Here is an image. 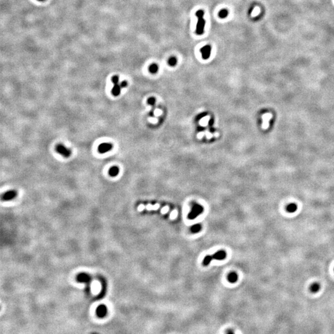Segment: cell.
<instances>
[{
    "instance_id": "obj_1",
    "label": "cell",
    "mask_w": 334,
    "mask_h": 334,
    "mask_svg": "<svg viewBox=\"0 0 334 334\" xmlns=\"http://www.w3.org/2000/svg\"><path fill=\"white\" fill-rule=\"evenodd\" d=\"M204 11L203 10H198L196 13V16L197 17V23L196 26V32L197 35H201L204 33V27L206 25V20L204 19Z\"/></svg>"
},
{
    "instance_id": "obj_2",
    "label": "cell",
    "mask_w": 334,
    "mask_h": 334,
    "mask_svg": "<svg viewBox=\"0 0 334 334\" xmlns=\"http://www.w3.org/2000/svg\"><path fill=\"white\" fill-rule=\"evenodd\" d=\"M226 256V253L224 251H220L217 252L216 253H215V254H212L211 255H207L204 259L202 264L204 266H207L209 264L210 262L213 259H217V260H223L224 259H225Z\"/></svg>"
},
{
    "instance_id": "obj_3",
    "label": "cell",
    "mask_w": 334,
    "mask_h": 334,
    "mask_svg": "<svg viewBox=\"0 0 334 334\" xmlns=\"http://www.w3.org/2000/svg\"><path fill=\"white\" fill-rule=\"evenodd\" d=\"M111 81L113 84H114L113 87L111 89V94H113V95L116 97V96H118L120 95V93H121V89H122L121 84L119 83L120 78H119L118 76H113L111 78Z\"/></svg>"
},
{
    "instance_id": "obj_4",
    "label": "cell",
    "mask_w": 334,
    "mask_h": 334,
    "mask_svg": "<svg viewBox=\"0 0 334 334\" xmlns=\"http://www.w3.org/2000/svg\"><path fill=\"white\" fill-rule=\"evenodd\" d=\"M56 150L58 154L65 158H69L71 155V150L63 144H58L56 147Z\"/></svg>"
},
{
    "instance_id": "obj_5",
    "label": "cell",
    "mask_w": 334,
    "mask_h": 334,
    "mask_svg": "<svg viewBox=\"0 0 334 334\" xmlns=\"http://www.w3.org/2000/svg\"><path fill=\"white\" fill-rule=\"evenodd\" d=\"M202 212H203V208H202V206L198 204L194 205L192 208V211L188 215V218L189 219H191V220L196 219L199 215L201 214Z\"/></svg>"
},
{
    "instance_id": "obj_6",
    "label": "cell",
    "mask_w": 334,
    "mask_h": 334,
    "mask_svg": "<svg viewBox=\"0 0 334 334\" xmlns=\"http://www.w3.org/2000/svg\"><path fill=\"white\" fill-rule=\"evenodd\" d=\"M113 149V145L110 143H102L98 147V151L100 154H105Z\"/></svg>"
},
{
    "instance_id": "obj_7",
    "label": "cell",
    "mask_w": 334,
    "mask_h": 334,
    "mask_svg": "<svg viewBox=\"0 0 334 334\" xmlns=\"http://www.w3.org/2000/svg\"><path fill=\"white\" fill-rule=\"evenodd\" d=\"M202 57L204 60H207L209 58L211 53V47L209 45H205L201 49Z\"/></svg>"
},
{
    "instance_id": "obj_8",
    "label": "cell",
    "mask_w": 334,
    "mask_h": 334,
    "mask_svg": "<svg viewBox=\"0 0 334 334\" xmlns=\"http://www.w3.org/2000/svg\"><path fill=\"white\" fill-rule=\"evenodd\" d=\"M272 115L270 113H265L264 114L262 115V120H263V123H262V127L264 129H267L269 127V121L272 118Z\"/></svg>"
},
{
    "instance_id": "obj_9",
    "label": "cell",
    "mask_w": 334,
    "mask_h": 334,
    "mask_svg": "<svg viewBox=\"0 0 334 334\" xmlns=\"http://www.w3.org/2000/svg\"><path fill=\"white\" fill-rule=\"evenodd\" d=\"M320 283H318V282H314V283H313L310 286L309 290L312 293H318V291L320 290Z\"/></svg>"
},
{
    "instance_id": "obj_10",
    "label": "cell",
    "mask_w": 334,
    "mask_h": 334,
    "mask_svg": "<svg viewBox=\"0 0 334 334\" xmlns=\"http://www.w3.org/2000/svg\"><path fill=\"white\" fill-rule=\"evenodd\" d=\"M119 172H120V170H119L118 166H112V167H111V168H110L108 173H109L110 176L114 177L118 175V173H119Z\"/></svg>"
},
{
    "instance_id": "obj_11",
    "label": "cell",
    "mask_w": 334,
    "mask_h": 334,
    "mask_svg": "<svg viewBox=\"0 0 334 334\" xmlns=\"http://www.w3.org/2000/svg\"><path fill=\"white\" fill-rule=\"evenodd\" d=\"M16 196V191H8L6 193L4 194L3 195V197L4 199H13V197H15Z\"/></svg>"
},
{
    "instance_id": "obj_12",
    "label": "cell",
    "mask_w": 334,
    "mask_h": 334,
    "mask_svg": "<svg viewBox=\"0 0 334 334\" xmlns=\"http://www.w3.org/2000/svg\"><path fill=\"white\" fill-rule=\"evenodd\" d=\"M238 275L236 273H231L228 277V280L230 283H235L238 280Z\"/></svg>"
},
{
    "instance_id": "obj_13",
    "label": "cell",
    "mask_w": 334,
    "mask_h": 334,
    "mask_svg": "<svg viewBox=\"0 0 334 334\" xmlns=\"http://www.w3.org/2000/svg\"><path fill=\"white\" fill-rule=\"evenodd\" d=\"M209 120H210V116H206L201 118V120H200V121H199L200 125H201L202 126H207V125H208V121H209Z\"/></svg>"
},
{
    "instance_id": "obj_14",
    "label": "cell",
    "mask_w": 334,
    "mask_h": 334,
    "mask_svg": "<svg viewBox=\"0 0 334 334\" xmlns=\"http://www.w3.org/2000/svg\"><path fill=\"white\" fill-rule=\"evenodd\" d=\"M296 209H297V206L295 204H291L286 207V211L290 213H293L296 210Z\"/></svg>"
},
{
    "instance_id": "obj_15",
    "label": "cell",
    "mask_w": 334,
    "mask_h": 334,
    "mask_svg": "<svg viewBox=\"0 0 334 334\" xmlns=\"http://www.w3.org/2000/svg\"><path fill=\"white\" fill-rule=\"evenodd\" d=\"M149 69L150 73L154 74V73H156L157 72L158 69H159V67H158V66L156 64H151L149 66Z\"/></svg>"
},
{
    "instance_id": "obj_16",
    "label": "cell",
    "mask_w": 334,
    "mask_h": 334,
    "mask_svg": "<svg viewBox=\"0 0 334 334\" xmlns=\"http://www.w3.org/2000/svg\"><path fill=\"white\" fill-rule=\"evenodd\" d=\"M99 283H97V282H95V283H93L92 285V290L93 292L94 293H97L98 291L100 290V285Z\"/></svg>"
},
{
    "instance_id": "obj_17",
    "label": "cell",
    "mask_w": 334,
    "mask_h": 334,
    "mask_svg": "<svg viewBox=\"0 0 334 334\" xmlns=\"http://www.w3.org/2000/svg\"><path fill=\"white\" fill-rule=\"evenodd\" d=\"M201 226L199 225V224H196V225H193V226L191 227V231L194 233H196L199 232V231L201 230Z\"/></svg>"
},
{
    "instance_id": "obj_18",
    "label": "cell",
    "mask_w": 334,
    "mask_h": 334,
    "mask_svg": "<svg viewBox=\"0 0 334 334\" xmlns=\"http://www.w3.org/2000/svg\"><path fill=\"white\" fill-rule=\"evenodd\" d=\"M228 15V11L226 9H222L219 13V16L220 18L223 19V18H225Z\"/></svg>"
},
{
    "instance_id": "obj_19",
    "label": "cell",
    "mask_w": 334,
    "mask_h": 334,
    "mask_svg": "<svg viewBox=\"0 0 334 334\" xmlns=\"http://www.w3.org/2000/svg\"><path fill=\"white\" fill-rule=\"evenodd\" d=\"M168 63V64H169V65H170V66H175L177 63L176 58L175 57H174V56H172V57H170L169 58Z\"/></svg>"
},
{
    "instance_id": "obj_20",
    "label": "cell",
    "mask_w": 334,
    "mask_h": 334,
    "mask_svg": "<svg viewBox=\"0 0 334 334\" xmlns=\"http://www.w3.org/2000/svg\"><path fill=\"white\" fill-rule=\"evenodd\" d=\"M161 113H162V111L160 109H155V111H154V114L156 116H159L161 115Z\"/></svg>"
},
{
    "instance_id": "obj_21",
    "label": "cell",
    "mask_w": 334,
    "mask_h": 334,
    "mask_svg": "<svg viewBox=\"0 0 334 334\" xmlns=\"http://www.w3.org/2000/svg\"><path fill=\"white\" fill-rule=\"evenodd\" d=\"M177 215H178V212H177V211L176 210H173L170 214L171 219H175V218L176 217Z\"/></svg>"
},
{
    "instance_id": "obj_22",
    "label": "cell",
    "mask_w": 334,
    "mask_h": 334,
    "mask_svg": "<svg viewBox=\"0 0 334 334\" xmlns=\"http://www.w3.org/2000/svg\"><path fill=\"white\" fill-rule=\"evenodd\" d=\"M205 133H206V137H207V139H211L213 136V135L212 134V133H210V132H208V131H206Z\"/></svg>"
},
{
    "instance_id": "obj_23",
    "label": "cell",
    "mask_w": 334,
    "mask_h": 334,
    "mask_svg": "<svg viewBox=\"0 0 334 334\" xmlns=\"http://www.w3.org/2000/svg\"><path fill=\"white\" fill-rule=\"evenodd\" d=\"M168 210H169V207L168 206H165L161 209V212L162 213H166V212H168Z\"/></svg>"
},
{
    "instance_id": "obj_24",
    "label": "cell",
    "mask_w": 334,
    "mask_h": 334,
    "mask_svg": "<svg viewBox=\"0 0 334 334\" xmlns=\"http://www.w3.org/2000/svg\"><path fill=\"white\" fill-rule=\"evenodd\" d=\"M149 121H150V123H152L155 124L157 123V119L155 118H149Z\"/></svg>"
},
{
    "instance_id": "obj_25",
    "label": "cell",
    "mask_w": 334,
    "mask_h": 334,
    "mask_svg": "<svg viewBox=\"0 0 334 334\" xmlns=\"http://www.w3.org/2000/svg\"><path fill=\"white\" fill-rule=\"evenodd\" d=\"M205 134H206V133H205L204 132H199V133L197 134V138H198V139H202V137H203V136H204Z\"/></svg>"
},
{
    "instance_id": "obj_26",
    "label": "cell",
    "mask_w": 334,
    "mask_h": 334,
    "mask_svg": "<svg viewBox=\"0 0 334 334\" xmlns=\"http://www.w3.org/2000/svg\"><path fill=\"white\" fill-rule=\"evenodd\" d=\"M148 103L150 105H153L154 103H155V98H154L153 97H151V98H149L148 100Z\"/></svg>"
},
{
    "instance_id": "obj_27",
    "label": "cell",
    "mask_w": 334,
    "mask_h": 334,
    "mask_svg": "<svg viewBox=\"0 0 334 334\" xmlns=\"http://www.w3.org/2000/svg\"><path fill=\"white\" fill-rule=\"evenodd\" d=\"M120 84H121V87H122V88L125 87L127 86V81H126V80H123V81L121 82Z\"/></svg>"
},
{
    "instance_id": "obj_28",
    "label": "cell",
    "mask_w": 334,
    "mask_h": 334,
    "mask_svg": "<svg viewBox=\"0 0 334 334\" xmlns=\"http://www.w3.org/2000/svg\"><path fill=\"white\" fill-rule=\"evenodd\" d=\"M146 208L148 210H154V206H152V205L149 204V205H147V206Z\"/></svg>"
},
{
    "instance_id": "obj_29",
    "label": "cell",
    "mask_w": 334,
    "mask_h": 334,
    "mask_svg": "<svg viewBox=\"0 0 334 334\" xmlns=\"http://www.w3.org/2000/svg\"><path fill=\"white\" fill-rule=\"evenodd\" d=\"M144 208H145V207H144V205H142V204L140 205V206H139V207H138V210H139V211L143 210H144Z\"/></svg>"
},
{
    "instance_id": "obj_30",
    "label": "cell",
    "mask_w": 334,
    "mask_h": 334,
    "mask_svg": "<svg viewBox=\"0 0 334 334\" xmlns=\"http://www.w3.org/2000/svg\"><path fill=\"white\" fill-rule=\"evenodd\" d=\"M159 207H160V205L158 204H157L154 205V210H157V209H158V208H159Z\"/></svg>"
},
{
    "instance_id": "obj_31",
    "label": "cell",
    "mask_w": 334,
    "mask_h": 334,
    "mask_svg": "<svg viewBox=\"0 0 334 334\" xmlns=\"http://www.w3.org/2000/svg\"><path fill=\"white\" fill-rule=\"evenodd\" d=\"M219 134L218 133V132H215L214 134H213V136H215V137H219Z\"/></svg>"
},
{
    "instance_id": "obj_32",
    "label": "cell",
    "mask_w": 334,
    "mask_h": 334,
    "mask_svg": "<svg viewBox=\"0 0 334 334\" xmlns=\"http://www.w3.org/2000/svg\"><path fill=\"white\" fill-rule=\"evenodd\" d=\"M38 1H43L45 0H38Z\"/></svg>"
}]
</instances>
